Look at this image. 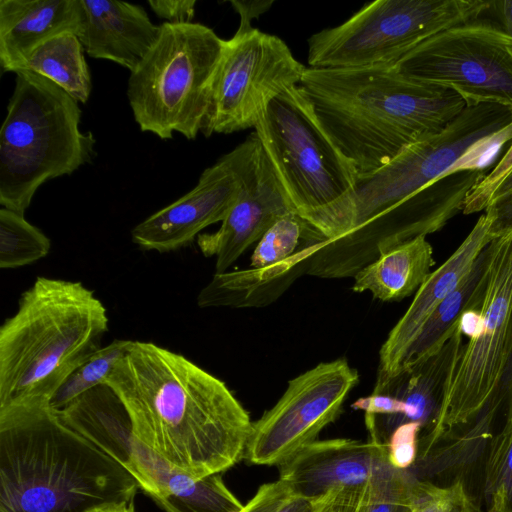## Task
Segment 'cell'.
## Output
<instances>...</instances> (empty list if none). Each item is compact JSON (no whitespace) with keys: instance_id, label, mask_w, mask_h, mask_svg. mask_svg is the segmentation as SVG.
I'll return each instance as SVG.
<instances>
[{"instance_id":"obj_16","label":"cell","mask_w":512,"mask_h":512,"mask_svg":"<svg viewBox=\"0 0 512 512\" xmlns=\"http://www.w3.org/2000/svg\"><path fill=\"white\" fill-rule=\"evenodd\" d=\"M241 189L214 233L196 241L206 257H216L215 273H224L281 217L295 211L276 176L256 133L240 143Z\"/></svg>"},{"instance_id":"obj_24","label":"cell","mask_w":512,"mask_h":512,"mask_svg":"<svg viewBox=\"0 0 512 512\" xmlns=\"http://www.w3.org/2000/svg\"><path fill=\"white\" fill-rule=\"evenodd\" d=\"M492 241L482 250L458 286L424 323L408 348L400 370L435 353L460 326L466 313L480 310L490 276Z\"/></svg>"},{"instance_id":"obj_28","label":"cell","mask_w":512,"mask_h":512,"mask_svg":"<svg viewBox=\"0 0 512 512\" xmlns=\"http://www.w3.org/2000/svg\"><path fill=\"white\" fill-rule=\"evenodd\" d=\"M326 238L296 211L277 220L257 242L251 255V267L259 268L282 262L309 241Z\"/></svg>"},{"instance_id":"obj_27","label":"cell","mask_w":512,"mask_h":512,"mask_svg":"<svg viewBox=\"0 0 512 512\" xmlns=\"http://www.w3.org/2000/svg\"><path fill=\"white\" fill-rule=\"evenodd\" d=\"M50 239L24 218V214L0 209V267L19 268L46 257Z\"/></svg>"},{"instance_id":"obj_23","label":"cell","mask_w":512,"mask_h":512,"mask_svg":"<svg viewBox=\"0 0 512 512\" xmlns=\"http://www.w3.org/2000/svg\"><path fill=\"white\" fill-rule=\"evenodd\" d=\"M323 241H309L290 258L269 266L215 273L199 292L198 306L262 308L272 304L307 274L309 260Z\"/></svg>"},{"instance_id":"obj_37","label":"cell","mask_w":512,"mask_h":512,"mask_svg":"<svg viewBox=\"0 0 512 512\" xmlns=\"http://www.w3.org/2000/svg\"><path fill=\"white\" fill-rule=\"evenodd\" d=\"M148 5L158 18L168 23L192 22L196 0H149Z\"/></svg>"},{"instance_id":"obj_21","label":"cell","mask_w":512,"mask_h":512,"mask_svg":"<svg viewBox=\"0 0 512 512\" xmlns=\"http://www.w3.org/2000/svg\"><path fill=\"white\" fill-rule=\"evenodd\" d=\"M77 34L92 58L113 61L133 71L155 44L161 25H155L138 4L117 0H80Z\"/></svg>"},{"instance_id":"obj_32","label":"cell","mask_w":512,"mask_h":512,"mask_svg":"<svg viewBox=\"0 0 512 512\" xmlns=\"http://www.w3.org/2000/svg\"><path fill=\"white\" fill-rule=\"evenodd\" d=\"M412 509L413 512H481L461 482L440 487L418 479L413 486Z\"/></svg>"},{"instance_id":"obj_4","label":"cell","mask_w":512,"mask_h":512,"mask_svg":"<svg viewBox=\"0 0 512 512\" xmlns=\"http://www.w3.org/2000/svg\"><path fill=\"white\" fill-rule=\"evenodd\" d=\"M103 303L81 282L37 277L0 327V410L49 403L108 331Z\"/></svg>"},{"instance_id":"obj_33","label":"cell","mask_w":512,"mask_h":512,"mask_svg":"<svg viewBox=\"0 0 512 512\" xmlns=\"http://www.w3.org/2000/svg\"><path fill=\"white\" fill-rule=\"evenodd\" d=\"M511 171L512 145L496 166L471 189L463 202L461 212L468 215L485 210L494 191Z\"/></svg>"},{"instance_id":"obj_38","label":"cell","mask_w":512,"mask_h":512,"mask_svg":"<svg viewBox=\"0 0 512 512\" xmlns=\"http://www.w3.org/2000/svg\"><path fill=\"white\" fill-rule=\"evenodd\" d=\"M232 7L240 15V28H249L251 21L266 12L273 1H230Z\"/></svg>"},{"instance_id":"obj_7","label":"cell","mask_w":512,"mask_h":512,"mask_svg":"<svg viewBox=\"0 0 512 512\" xmlns=\"http://www.w3.org/2000/svg\"><path fill=\"white\" fill-rule=\"evenodd\" d=\"M15 86L0 131V204L20 214L46 181L91 162L96 140L80 129L79 102L28 71Z\"/></svg>"},{"instance_id":"obj_5","label":"cell","mask_w":512,"mask_h":512,"mask_svg":"<svg viewBox=\"0 0 512 512\" xmlns=\"http://www.w3.org/2000/svg\"><path fill=\"white\" fill-rule=\"evenodd\" d=\"M511 139V109L489 103L466 106L442 131L409 145L380 169L358 177L346 197L304 219L326 239L336 238L446 174L482 169L485 159Z\"/></svg>"},{"instance_id":"obj_30","label":"cell","mask_w":512,"mask_h":512,"mask_svg":"<svg viewBox=\"0 0 512 512\" xmlns=\"http://www.w3.org/2000/svg\"><path fill=\"white\" fill-rule=\"evenodd\" d=\"M484 480L487 512H512V420L491 440Z\"/></svg>"},{"instance_id":"obj_3","label":"cell","mask_w":512,"mask_h":512,"mask_svg":"<svg viewBox=\"0 0 512 512\" xmlns=\"http://www.w3.org/2000/svg\"><path fill=\"white\" fill-rule=\"evenodd\" d=\"M139 485L49 403L0 410V512H93Z\"/></svg>"},{"instance_id":"obj_26","label":"cell","mask_w":512,"mask_h":512,"mask_svg":"<svg viewBox=\"0 0 512 512\" xmlns=\"http://www.w3.org/2000/svg\"><path fill=\"white\" fill-rule=\"evenodd\" d=\"M84 47L74 33H64L35 48L15 69L38 74L52 81L85 104L91 94L92 81Z\"/></svg>"},{"instance_id":"obj_12","label":"cell","mask_w":512,"mask_h":512,"mask_svg":"<svg viewBox=\"0 0 512 512\" xmlns=\"http://www.w3.org/2000/svg\"><path fill=\"white\" fill-rule=\"evenodd\" d=\"M486 174L484 169L446 174L364 224L324 240L310 258L307 274L325 279L354 277L384 252L440 230L462 211L468 193Z\"/></svg>"},{"instance_id":"obj_35","label":"cell","mask_w":512,"mask_h":512,"mask_svg":"<svg viewBox=\"0 0 512 512\" xmlns=\"http://www.w3.org/2000/svg\"><path fill=\"white\" fill-rule=\"evenodd\" d=\"M369 487L333 489L313 500V512H362L368 499Z\"/></svg>"},{"instance_id":"obj_31","label":"cell","mask_w":512,"mask_h":512,"mask_svg":"<svg viewBox=\"0 0 512 512\" xmlns=\"http://www.w3.org/2000/svg\"><path fill=\"white\" fill-rule=\"evenodd\" d=\"M416 478L409 470L396 469L369 487L362 512H413L412 491Z\"/></svg>"},{"instance_id":"obj_8","label":"cell","mask_w":512,"mask_h":512,"mask_svg":"<svg viewBox=\"0 0 512 512\" xmlns=\"http://www.w3.org/2000/svg\"><path fill=\"white\" fill-rule=\"evenodd\" d=\"M226 39L195 22L161 24L160 34L130 72L127 97L143 132L192 140L202 132Z\"/></svg>"},{"instance_id":"obj_34","label":"cell","mask_w":512,"mask_h":512,"mask_svg":"<svg viewBox=\"0 0 512 512\" xmlns=\"http://www.w3.org/2000/svg\"><path fill=\"white\" fill-rule=\"evenodd\" d=\"M422 427L406 423L397 427L386 443L390 464L400 470H409L418 456L419 435Z\"/></svg>"},{"instance_id":"obj_10","label":"cell","mask_w":512,"mask_h":512,"mask_svg":"<svg viewBox=\"0 0 512 512\" xmlns=\"http://www.w3.org/2000/svg\"><path fill=\"white\" fill-rule=\"evenodd\" d=\"M483 0H377L307 40L310 68L392 66L435 34L489 9Z\"/></svg>"},{"instance_id":"obj_39","label":"cell","mask_w":512,"mask_h":512,"mask_svg":"<svg viewBox=\"0 0 512 512\" xmlns=\"http://www.w3.org/2000/svg\"><path fill=\"white\" fill-rule=\"evenodd\" d=\"M489 9L495 12L503 30L512 37V0L491 1Z\"/></svg>"},{"instance_id":"obj_6","label":"cell","mask_w":512,"mask_h":512,"mask_svg":"<svg viewBox=\"0 0 512 512\" xmlns=\"http://www.w3.org/2000/svg\"><path fill=\"white\" fill-rule=\"evenodd\" d=\"M483 304L464 315V343L425 452L449 433L469 427L484 433L512 420V230L492 241Z\"/></svg>"},{"instance_id":"obj_29","label":"cell","mask_w":512,"mask_h":512,"mask_svg":"<svg viewBox=\"0 0 512 512\" xmlns=\"http://www.w3.org/2000/svg\"><path fill=\"white\" fill-rule=\"evenodd\" d=\"M132 340H114L92 353L63 382L50 399L49 405L61 410L80 395L104 384L115 365L127 353Z\"/></svg>"},{"instance_id":"obj_25","label":"cell","mask_w":512,"mask_h":512,"mask_svg":"<svg viewBox=\"0 0 512 512\" xmlns=\"http://www.w3.org/2000/svg\"><path fill=\"white\" fill-rule=\"evenodd\" d=\"M433 248L419 236L384 252L353 277L352 290L370 292L384 302L400 301L416 293L432 272Z\"/></svg>"},{"instance_id":"obj_9","label":"cell","mask_w":512,"mask_h":512,"mask_svg":"<svg viewBox=\"0 0 512 512\" xmlns=\"http://www.w3.org/2000/svg\"><path fill=\"white\" fill-rule=\"evenodd\" d=\"M70 428L118 462L165 512H239L243 504L221 474L195 479L174 469L133 434L114 390L100 384L57 411Z\"/></svg>"},{"instance_id":"obj_36","label":"cell","mask_w":512,"mask_h":512,"mask_svg":"<svg viewBox=\"0 0 512 512\" xmlns=\"http://www.w3.org/2000/svg\"><path fill=\"white\" fill-rule=\"evenodd\" d=\"M293 496L288 486L278 479L261 485L239 512H279Z\"/></svg>"},{"instance_id":"obj_22","label":"cell","mask_w":512,"mask_h":512,"mask_svg":"<svg viewBox=\"0 0 512 512\" xmlns=\"http://www.w3.org/2000/svg\"><path fill=\"white\" fill-rule=\"evenodd\" d=\"M80 0H0V64L14 72L39 45L64 33L78 34Z\"/></svg>"},{"instance_id":"obj_2","label":"cell","mask_w":512,"mask_h":512,"mask_svg":"<svg viewBox=\"0 0 512 512\" xmlns=\"http://www.w3.org/2000/svg\"><path fill=\"white\" fill-rule=\"evenodd\" d=\"M299 87L358 177L439 133L467 106L455 91L411 80L392 66L308 67Z\"/></svg>"},{"instance_id":"obj_40","label":"cell","mask_w":512,"mask_h":512,"mask_svg":"<svg viewBox=\"0 0 512 512\" xmlns=\"http://www.w3.org/2000/svg\"><path fill=\"white\" fill-rule=\"evenodd\" d=\"M512 194V171L506 176V178L500 183V185L494 191L490 203L493 201ZM489 203V204H490ZM489 206V205H488Z\"/></svg>"},{"instance_id":"obj_11","label":"cell","mask_w":512,"mask_h":512,"mask_svg":"<svg viewBox=\"0 0 512 512\" xmlns=\"http://www.w3.org/2000/svg\"><path fill=\"white\" fill-rule=\"evenodd\" d=\"M254 129L301 217L333 206L355 187L354 167L325 133L299 85L270 101Z\"/></svg>"},{"instance_id":"obj_41","label":"cell","mask_w":512,"mask_h":512,"mask_svg":"<svg viewBox=\"0 0 512 512\" xmlns=\"http://www.w3.org/2000/svg\"><path fill=\"white\" fill-rule=\"evenodd\" d=\"M93 512H136L134 508V502L130 503H121L116 505H109L99 509H96Z\"/></svg>"},{"instance_id":"obj_14","label":"cell","mask_w":512,"mask_h":512,"mask_svg":"<svg viewBox=\"0 0 512 512\" xmlns=\"http://www.w3.org/2000/svg\"><path fill=\"white\" fill-rule=\"evenodd\" d=\"M305 70L278 36L239 27L226 40L202 133L254 127L270 101L299 85Z\"/></svg>"},{"instance_id":"obj_18","label":"cell","mask_w":512,"mask_h":512,"mask_svg":"<svg viewBox=\"0 0 512 512\" xmlns=\"http://www.w3.org/2000/svg\"><path fill=\"white\" fill-rule=\"evenodd\" d=\"M463 334L460 324L427 358L393 375L377 373L373 393L388 396L395 411L389 416L364 415L370 441L386 444L391 433L406 423H417L426 434L430 432L462 352Z\"/></svg>"},{"instance_id":"obj_17","label":"cell","mask_w":512,"mask_h":512,"mask_svg":"<svg viewBox=\"0 0 512 512\" xmlns=\"http://www.w3.org/2000/svg\"><path fill=\"white\" fill-rule=\"evenodd\" d=\"M240 158L239 144L207 167L192 190L138 223L131 231L133 243L146 251L172 252L222 222L241 189Z\"/></svg>"},{"instance_id":"obj_1","label":"cell","mask_w":512,"mask_h":512,"mask_svg":"<svg viewBox=\"0 0 512 512\" xmlns=\"http://www.w3.org/2000/svg\"><path fill=\"white\" fill-rule=\"evenodd\" d=\"M105 384L122 401L134 436L195 479L245 458L253 422L227 385L184 356L132 341Z\"/></svg>"},{"instance_id":"obj_13","label":"cell","mask_w":512,"mask_h":512,"mask_svg":"<svg viewBox=\"0 0 512 512\" xmlns=\"http://www.w3.org/2000/svg\"><path fill=\"white\" fill-rule=\"evenodd\" d=\"M392 67L411 80L455 91L467 106L489 103L512 110V37L490 21L443 30Z\"/></svg>"},{"instance_id":"obj_19","label":"cell","mask_w":512,"mask_h":512,"mask_svg":"<svg viewBox=\"0 0 512 512\" xmlns=\"http://www.w3.org/2000/svg\"><path fill=\"white\" fill-rule=\"evenodd\" d=\"M279 467L291 493L316 500L337 488H364L391 474L386 444L335 438L314 440Z\"/></svg>"},{"instance_id":"obj_15","label":"cell","mask_w":512,"mask_h":512,"mask_svg":"<svg viewBox=\"0 0 512 512\" xmlns=\"http://www.w3.org/2000/svg\"><path fill=\"white\" fill-rule=\"evenodd\" d=\"M358 380L345 358L321 362L289 380L276 404L253 422L245 458L256 465H281L339 416Z\"/></svg>"},{"instance_id":"obj_20","label":"cell","mask_w":512,"mask_h":512,"mask_svg":"<svg viewBox=\"0 0 512 512\" xmlns=\"http://www.w3.org/2000/svg\"><path fill=\"white\" fill-rule=\"evenodd\" d=\"M491 225L492 217L485 212L451 256L430 273L382 344L377 373L393 375L400 370L408 348L424 323L458 286L482 250L495 239Z\"/></svg>"}]
</instances>
